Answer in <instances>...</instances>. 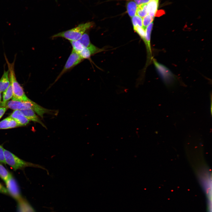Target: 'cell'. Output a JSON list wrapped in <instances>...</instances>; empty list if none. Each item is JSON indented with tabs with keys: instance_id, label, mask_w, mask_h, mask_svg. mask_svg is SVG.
Listing matches in <instances>:
<instances>
[{
	"instance_id": "obj_1",
	"label": "cell",
	"mask_w": 212,
	"mask_h": 212,
	"mask_svg": "<svg viewBox=\"0 0 212 212\" xmlns=\"http://www.w3.org/2000/svg\"><path fill=\"white\" fill-rule=\"evenodd\" d=\"M0 106L14 110L32 109L37 115L43 118L45 114L57 115L58 112L56 110L45 108L31 100L29 101L11 100L6 102H1Z\"/></svg>"
},
{
	"instance_id": "obj_2",
	"label": "cell",
	"mask_w": 212,
	"mask_h": 212,
	"mask_svg": "<svg viewBox=\"0 0 212 212\" xmlns=\"http://www.w3.org/2000/svg\"><path fill=\"white\" fill-rule=\"evenodd\" d=\"M4 57L7 65L9 73L10 81L12 86L13 96L12 100L22 101H29L31 100L26 95L22 87L17 82L14 71V64L16 59L15 56L14 59L12 63L9 62L4 54Z\"/></svg>"
},
{
	"instance_id": "obj_3",
	"label": "cell",
	"mask_w": 212,
	"mask_h": 212,
	"mask_svg": "<svg viewBox=\"0 0 212 212\" xmlns=\"http://www.w3.org/2000/svg\"><path fill=\"white\" fill-rule=\"evenodd\" d=\"M94 26L93 22L80 24L74 28L56 34L52 37V38L59 37L64 38L70 41H76Z\"/></svg>"
},
{
	"instance_id": "obj_4",
	"label": "cell",
	"mask_w": 212,
	"mask_h": 212,
	"mask_svg": "<svg viewBox=\"0 0 212 212\" xmlns=\"http://www.w3.org/2000/svg\"><path fill=\"white\" fill-rule=\"evenodd\" d=\"M4 151L6 164L11 167L14 170L27 167H32L44 170L47 172L48 175H49L48 170L42 166L25 161L5 149Z\"/></svg>"
},
{
	"instance_id": "obj_5",
	"label": "cell",
	"mask_w": 212,
	"mask_h": 212,
	"mask_svg": "<svg viewBox=\"0 0 212 212\" xmlns=\"http://www.w3.org/2000/svg\"><path fill=\"white\" fill-rule=\"evenodd\" d=\"M153 61L158 74L165 85L168 86H173L176 80L174 75L167 67L155 59H153Z\"/></svg>"
},
{
	"instance_id": "obj_6",
	"label": "cell",
	"mask_w": 212,
	"mask_h": 212,
	"mask_svg": "<svg viewBox=\"0 0 212 212\" xmlns=\"http://www.w3.org/2000/svg\"><path fill=\"white\" fill-rule=\"evenodd\" d=\"M84 60L78 53L72 49L63 69L56 78L52 85L57 82L63 74L73 68Z\"/></svg>"
},
{
	"instance_id": "obj_7",
	"label": "cell",
	"mask_w": 212,
	"mask_h": 212,
	"mask_svg": "<svg viewBox=\"0 0 212 212\" xmlns=\"http://www.w3.org/2000/svg\"><path fill=\"white\" fill-rule=\"evenodd\" d=\"M70 42L72 47V49L78 53L92 44L87 32L77 40L70 41Z\"/></svg>"
},
{
	"instance_id": "obj_8",
	"label": "cell",
	"mask_w": 212,
	"mask_h": 212,
	"mask_svg": "<svg viewBox=\"0 0 212 212\" xmlns=\"http://www.w3.org/2000/svg\"><path fill=\"white\" fill-rule=\"evenodd\" d=\"M5 183L9 193L12 197L18 201L22 199L18 184L12 175Z\"/></svg>"
},
{
	"instance_id": "obj_9",
	"label": "cell",
	"mask_w": 212,
	"mask_h": 212,
	"mask_svg": "<svg viewBox=\"0 0 212 212\" xmlns=\"http://www.w3.org/2000/svg\"><path fill=\"white\" fill-rule=\"evenodd\" d=\"M103 50L91 44L88 47L84 48L79 54L80 56L84 59H88L91 56Z\"/></svg>"
},
{
	"instance_id": "obj_10",
	"label": "cell",
	"mask_w": 212,
	"mask_h": 212,
	"mask_svg": "<svg viewBox=\"0 0 212 212\" xmlns=\"http://www.w3.org/2000/svg\"><path fill=\"white\" fill-rule=\"evenodd\" d=\"M9 116L14 119L20 127L26 125L30 121L19 110H14Z\"/></svg>"
},
{
	"instance_id": "obj_11",
	"label": "cell",
	"mask_w": 212,
	"mask_h": 212,
	"mask_svg": "<svg viewBox=\"0 0 212 212\" xmlns=\"http://www.w3.org/2000/svg\"><path fill=\"white\" fill-rule=\"evenodd\" d=\"M24 116L29 121L38 123L45 128L47 129L46 126L34 111L32 109H27L20 110Z\"/></svg>"
},
{
	"instance_id": "obj_12",
	"label": "cell",
	"mask_w": 212,
	"mask_h": 212,
	"mask_svg": "<svg viewBox=\"0 0 212 212\" xmlns=\"http://www.w3.org/2000/svg\"><path fill=\"white\" fill-rule=\"evenodd\" d=\"M20 127L13 118L9 116L0 122V130L12 128Z\"/></svg>"
},
{
	"instance_id": "obj_13",
	"label": "cell",
	"mask_w": 212,
	"mask_h": 212,
	"mask_svg": "<svg viewBox=\"0 0 212 212\" xmlns=\"http://www.w3.org/2000/svg\"><path fill=\"white\" fill-rule=\"evenodd\" d=\"M5 66H4V71L3 74L0 79V92L5 91L9 87L10 83L9 71H6Z\"/></svg>"
},
{
	"instance_id": "obj_14",
	"label": "cell",
	"mask_w": 212,
	"mask_h": 212,
	"mask_svg": "<svg viewBox=\"0 0 212 212\" xmlns=\"http://www.w3.org/2000/svg\"><path fill=\"white\" fill-rule=\"evenodd\" d=\"M153 25V21L151 22L146 28L145 30V44L149 55H151L150 46V36Z\"/></svg>"
},
{
	"instance_id": "obj_15",
	"label": "cell",
	"mask_w": 212,
	"mask_h": 212,
	"mask_svg": "<svg viewBox=\"0 0 212 212\" xmlns=\"http://www.w3.org/2000/svg\"><path fill=\"white\" fill-rule=\"evenodd\" d=\"M159 0H150L148 3L147 10L148 14L154 18L157 11Z\"/></svg>"
},
{
	"instance_id": "obj_16",
	"label": "cell",
	"mask_w": 212,
	"mask_h": 212,
	"mask_svg": "<svg viewBox=\"0 0 212 212\" xmlns=\"http://www.w3.org/2000/svg\"><path fill=\"white\" fill-rule=\"evenodd\" d=\"M137 6L134 1H131L128 2L127 4V13L131 17L135 15Z\"/></svg>"
},
{
	"instance_id": "obj_17",
	"label": "cell",
	"mask_w": 212,
	"mask_h": 212,
	"mask_svg": "<svg viewBox=\"0 0 212 212\" xmlns=\"http://www.w3.org/2000/svg\"><path fill=\"white\" fill-rule=\"evenodd\" d=\"M147 4H144L137 6L136 11L137 15L141 18H143L148 14Z\"/></svg>"
},
{
	"instance_id": "obj_18",
	"label": "cell",
	"mask_w": 212,
	"mask_h": 212,
	"mask_svg": "<svg viewBox=\"0 0 212 212\" xmlns=\"http://www.w3.org/2000/svg\"><path fill=\"white\" fill-rule=\"evenodd\" d=\"M13 96V92L12 86L10 82L8 88L3 92V101L6 102L11 98Z\"/></svg>"
},
{
	"instance_id": "obj_19",
	"label": "cell",
	"mask_w": 212,
	"mask_h": 212,
	"mask_svg": "<svg viewBox=\"0 0 212 212\" xmlns=\"http://www.w3.org/2000/svg\"><path fill=\"white\" fill-rule=\"evenodd\" d=\"M12 175L0 163V177L5 183Z\"/></svg>"
},
{
	"instance_id": "obj_20",
	"label": "cell",
	"mask_w": 212,
	"mask_h": 212,
	"mask_svg": "<svg viewBox=\"0 0 212 212\" xmlns=\"http://www.w3.org/2000/svg\"><path fill=\"white\" fill-rule=\"evenodd\" d=\"M132 21L133 28L137 26L143 27L142 19L141 18L137 15H135L132 18Z\"/></svg>"
},
{
	"instance_id": "obj_21",
	"label": "cell",
	"mask_w": 212,
	"mask_h": 212,
	"mask_svg": "<svg viewBox=\"0 0 212 212\" xmlns=\"http://www.w3.org/2000/svg\"><path fill=\"white\" fill-rule=\"evenodd\" d=\"M154 18L150 16L147 14L143 18L142 20V28L145 30L147 27L153 21Z\"/></svg>"
},
{
	"instance_id": "obj_22",
	"label": "cell",
	"mask_w": 212,
	"mask_h": 212,
	"mask_svg": "<svg viewBox=\"0 0 212 212\" xmlns=\"http://www.w3.org/2000/svg\"><path fill=\"white\" fill-rule=\"evenodd\" d=\"M133 28L134 31L138 34L145 43V30L142 27L138 26Z\"/></svg>"
},
{
	"instance_id": "obj_23",
	"label": "cell",
	"mask_w": 212,
	"mask_h": 212,
	"mask_svg": "<svg viewBox=\"0 0 212 212\" xmlns=\"http://www.w3.org/2000/svg\"><path fill=\"white\" fill-rule=\"evenodd\" d=\"M4 149L2 146L0 145V163L6 164L4 157Z\"/></svg>"
},
{
	"instance_id": "obj_24",
	"label": "cell",
	"mask_w": 212,
	"mask_h": 212,
	"mask_svg": "<svg viewBox=\"0 0 212 212\" xmlns=\"http://www.w3.org/2000/svg\"><path fill=\"white\" fill-rule=\"evenodd\" d=\"M0 193L8 194L9 193L7 189L0 183Z\"/></svg>"
},
{
	"instance_id": "obj_25",
	"label": "cell",
	"mask_w": 212,
	"mask_h": 212,
	"mask_svg": "<svg viewBox=\"0 0 212 212\" xmlns=\"http://www.w3.org/2000/svg\"><path fill=\"white\" fill-rule=\"evenodd\" d=\"M150 0H134L138 5L142 4H148Z\"/></svg>"
},
{
	"instance_id": "obj_26",
	"label": "cell",
	"mask_w": 212,
	"mask_h": 212,
	"mask_svg": "<svg viewBox=\"0 0 212 212\" xmlns=\"http://www.w3.org/2000/svg\"><path fill=\"white\" fill-rule=\"evenodd\" d=\"M7 109L5 107L0 106V119L4 115Z\"/></svg>"
},
{
	"instance_id": "obj_27",
	"label": "cell",
	"mask_w": 212,
	"mask_h": 212,
	"mask_svg": "<svg viewBox=\"0 0 212 212\" xmlns=\"http://www.w3.org/2000/svg\"><path fill=\"white\" fill-rule=\"evenodd\" d=\"M165 14V11L163 10H160L157 11L155 16L159 17Z\"/></svg>"
},
{
	"instance_id": "obj_28",
	"label": "cell",
	"mask_w": 212,
	"mask_h": 212,
	"mask_svg": "<svg viewBox=\"0 0 212 212\" xmlns=\"http://www.w3.org/2000/svg\"><path fill=\"white\" fill-rule=\"evenodd\" d=\"M1 93L0 92V104L1 102Z\"/></svg>"
}]
</instances>
